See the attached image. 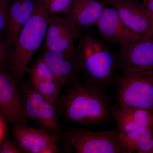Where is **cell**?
Wrapping results in <instances>:
<instances>
[{
    "mask_svg": "<svg viewBox=\"0 0 153 153\" xmlns=\"http://www.w3.org/2000/svg\"><path fill=\"white\" fill-rule=\"evenodd\" d=\"M40 57L46 63L60 89L79 79L76 52L66 53L44 49Z\"/></svg>",
    "mask_w": 153,
    "mask_h": 153,
    "instance_id": "7c38bea8",
    "label": "cell"
},
{
    "mask_svg": "<svg viewBox=\"0 0 153 153\" xmlns=\"http://www.w3.org/2000/svg\"><path fill=\"white\" fill-rule=\"evenodd\" d=\"M75 52L79 71L87 81L103 87L114 80L117 69L115 54L102 39L82 33Z\"/></svg>",
    "mask_w": 153,
    "mask_h": 153,
    "instance_id": "3957f363",
    "label": "cell"
},
{
    "mask_svg": "<svg viewBox=\"0 0 153 153\" xmlns=\"http://www.w3.org/2000/svg\"><path fill=\"white\" fill-rule=\"evenodd\" d=\"M118 138L125 153H153V126L127 134L118 133Z\"/></svg>",
    "mask_w": 153,
    "mask_h": 153,
    "instance_id": "ac0fdd59",
    "label": "cell"
},
{
    "mask_svg": "<svg viewBox=\"0 0 153 153\" xmlns=\"http://www.w3.org/2000/svg\"><path fill=\"white\" fill-rule=\"evenodd\" d=\"M19 83V89L25 120H33L41 125L44 129L59 137L66 147L64 132L58 122L57 113L54 105L48 102L29 81L21 80Z\"/></svg>",
    "mask_w": 153,
    "mask_h": 153,
    "instance_id": "5b68a950",
    "label": "cell"
},
{
    "mask_svg": "<svg viewBox=\"0 0 153 153\" xmlns=\"http://www.w3.org/2000/svg\"><path fill=\"white\" fill-rule=\"evenodd\" d=\"M12 134L24 152H59L60 138L45 129L30 127L25 124L13 125Z\"/></svg>",
    "mask_w": 153,
    "mask_h": 153,
    "instance_id": "ba28073f",
    "label": "cell"
},
{
    "mask_svg": "<svg viewBox=\"0 0 153 153\" xmlns=\"http://www.w3.org/2000/svg\"><path fill=\"white\" fill-rule=\"evenodd\" d=\"M143 4L146 10L153 15V0H143Z\"/></svg>",
    "mask_w": 153,
    "mask_h": 153,
    "instance_id": "cb8c5ba5",
    "label": "cell"
},
{
    "mask_svg": "<svg viewBox=\"0 0 153 153\" xmlns=\"http://www.w3.org/2000/svg\"><path fill=\"white\" fill-rule=\"evenodd\" d=\"M114 80L116 105L153 111V72L123 73Z\"/></svg>",
    "mask_w": 153,
    "mask_h": 153,
    "instance_id": "277c9868",
    "label": "cell"
},
{
    "mask_svg": "<svg viewBox=\"0 0 153 153\" xmlns=\"http://www.w3.org/2000/svg\"><path fill=\"white\" fill-rule=\"evenodd\" d=\"M10 49L4 40L0 39V66L7 67Z\"/></svg>",
    "mask_w": 153,
    "mask_h": 153,
    "instance_id": "7402d4cb",
    "label": "cell"
},
{
    "mask_svg": "<svg viewBox=\"0 0 153 153\" xmlns=\"http://www.w3.org/2000/svg\"><path fill=\"white\" fill-rule=\"evenodd\" d=\"M131 31L143 38L153 37V15L136 0H120L111 3Z\"/></svg>",
    "mask_w": 153,
    "mask_h": 153,
    "instance_id": "30bf717a",
    "label": "cell"
},
{
    "mask_svg": "<svg viewBox=\"0 0 153 153\" xmlns=\"http://www.w3.org/2000/svg\"><path fill=\"white\" fill-rule=\"evenodd\" d=\"M105 4L96 0H72L62 17L81 31L96 25L105 7Z\"/></svg>",
    "mask_w": 153,
    "mask_h": 153,
    "instance_id": "5bb4252c",
    "label": "cell"
},
{
    "mask_svg": "<svg viewBox=\"0 0 153 153\" xmlns=\"http://www.w3.org/2000/svg\"><path fill=\"white\" fill-rule=\"evenodd\" d=\"M120 1V0H103V2L105 4H108L109 5L111 3L114 2L116 1Z\"/></svg>",
    "mask_w": 153,
    "mask_h": 153,
    "instance_id": "d4e9b609",
    "label": "cell"
},
{
    "mask_svg": "<svg viewBox=\"0 0 153 153\" xmlns=\"http://www.w3.org/2000/svg\"><path fill=\"white\" fill-rule=\"evenodd\" d=\"M41 1L49 15H57L65 13L71 6L72 0H41Z\"/></svg>",
    "mask_w": 153,
    "mask_h": 153,
    "instance_id": "d6986e66",
    "label": "cell"
},
{
    "mask_svg": "<svg viewBox=\"0 0 153 153\" xmlns=\"http://www.w3.org/2000/svg\"><path fill=\"white\" fill-rule=\"evenodd\" d=\"M36 0H15L11 4L4 40L9 47H13L22 29L32 16Z\"/></svg>",
    "mask_w": 153,
    "mask_h": 153,
    "instance_id": "2e32d148",
    "label": "cell"
},
{
    "mask_svg": "<svg viewBox=\"0 0 153 153\" xmlns=\"http://www.w3.org/2000/svg\"><path fill=\"white\" fill-rule=\"evenodd\" d=\"M115 56L117 69L123 73L153 72V37L120 46Z\"/></svg>",
    "mask_w": 153,
    "mask_h": 153,
    "instance_id": "52a82bcc",
    "label": "cell"
},
{
    "mask_svg": "<svg viewBox=\"0 0 153 153\" xmlns=\"http://www.w3.org/2000/svg\"><path fill=\"white\" fill-rule=\"evenodd\" d=\"M8 124L4 118L0 114V142L7 137Z\"/></svg>",
    "mask_w": 153,
    "mask_h": 153,
    "instance_id": "603a6c76",
    "label": "cell"
},
{
    "mask_svg": "<svg viewBox=\"0 0 153 153\" xmlns=\"http://www.w3.org/2000/svg\"><path fill=\"white\" fill-rule=\"evenodd\" d=\"M29 82L48 102L54 105L61 89L55 81L52 71L43 61L33 64L28 71Z\"/></svg>",
    "mask_w": 153,
    "mask_h": 153,
    "instance_id": "e0dca14e",
    "label": "cell"
},
{
    "mask_svg": "<svg viewBox=\"0 0 153 153\" xmlns=\"http://www.w3.org/2000/svg\"><path fill=\"white\" fill-rule=\"evenodd\" d=\"M0 114L8 124L26 122L16 81L7 66H0Z\"/></svg>",
    "mask_w": 153,
    "mask_h": 153,
    "instance_id": "9c48e42d",
    "label": "cell"
},
{
    "mask_svg": "<svg viewBox=\"0 0 153 153\" xmlns=\"http://www.w3.org/2000/svg\"><path fill=\"white\" fill-rule=\"evenodd\" d=\"M111 116L115 121L119 134L128 133L153 126V111L115 105L112 107Z\"/></svg>",
    "mask_w": 153,
    "mask_h": 153,
    "instance_id": "9a60e30c",
    "label": "cell"
},
{
    "mask_svg": "<svg viewBox=\"0 0 153 153\" xmlns=\"http://www.w3.org/2000/svg\"><path fill=\"white\" fill-rule=\"evenodd\" d=\"M96 25L104 40L120 46L146 38L138 36L127 27L111 6L104 8Z\"/></svg>",
    "mask_w": 153,
    "mask_h": 153,
    "instance_id": "4fadbf2b",
    "label": "cell"
},
{
    "mask_svg": "<svg viewBox=\"0 0 153 153\" xmlns=\"http://www.w3.org/2000/svg\"><path fill=\"white\" fill-rule=\"evenodd\" d=\"M113 100L103 87L80 79L67 87L54 104L58 114L66 120L82 125L104 123L111 116Z\"/></svg>",
    "mask_w": 153,
    "mask_h": 153,
    "instance_id": "6da1fadb",
    "label": "cell"
},
{
    "mask_svg": "<svg viewBox=\"0 0 153 153\" xmlns=\"http://www.w3.org/2000/svg\"><path fill=\"white\" fill-rule=\"evenodd\" d=\"M64 135L69 149L77 153H125L117 131L71 128L64 132Z\"/></svg>",
    "mask_w": 153,
    "mask_h": 153,
    "instance_id": "8992f818",
    "label": "cell"
},
{
    "mask_svg": "<svg viewBox=\"0 0 153 153\" xmlns=\"http://www.w3.org/2000/svg\"><path fill=\"white\" fill-rule=\"evenodd\" d=\"M49 16L41 0H36L32 16L10 49L7 68L19 83L27 73L33 56L44 41Z\"/></svg>",
    "mask_w": 153,
    "mask_h": 153,
    "instance_id": "7a4b0ae2",
    "label": "cell"
},
{
    "mask_svg": "<svg viewBox=\"0 0 153 153\" xmlns=\"http://www.w3.org/2000/svg\"><path fill=\"white\" fill-rule=\"evenodd\" d=\"M22 153L24 152L16 141L7 137L0 142V153Z\"/></svg>",
    "mask_w": 153,
    "mask_h": 153,
    "instance_id": "44dd1931",
    "label": "cell"
},
{
    "mask_svg": "<svg viewBox=\"0 0 153 153\" xmlns=\"http://www.w3.org/2000/svg\"><path fill=\"white\" fill-rule=\"evenodd\" d=\"M12 2L11 0H0V39L4 40L9 19Z\"/></svg>",
    "mask_w": 153,
    "mask_h": 153,
    "instance_id": "ffe728a7",
    "label": "cell"
},
{
    "mask_svg": "<svg viewBox=\"0 0 153 153\" xmlns=\"http://www.w3.org/2000/svg\"><path fill=\"white\" fill-rule=\"evenodd\" d=\"M82 33L62 17L49 15V24L44 38V49L66 53H74V41Z\"/></svg>",
    "mask_w": 153,
    "mask_h": 153,
    "instance_id": "8fae6325",
    "label": "cell"
}]
</instances>
